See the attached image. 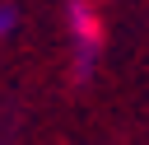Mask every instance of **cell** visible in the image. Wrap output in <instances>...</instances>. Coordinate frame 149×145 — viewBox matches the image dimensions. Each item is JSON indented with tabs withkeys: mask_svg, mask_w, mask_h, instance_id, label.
<instances>
[{
	"mask_svg": "<svg viewBox=\"0 0 149 145\" xmlns=\"http://www.w3.org/2000/svg\"><path fill=\"white\" fill-rule=\"evenodd\" d=\"M9 28H14V14H9V9H0V33H9Z\"/></svg>",
	"mask_w": 149,
	"mask_h": 145,
	"instance_id": "cell-1",
	"label": "cell"
}]
</instances>
